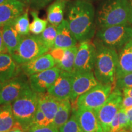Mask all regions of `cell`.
Listing matches in <instances>:
<instances>
[{
	"instance_id": "obj_1",
	"label": "cell",
	"mask_w": 132,
	"mask_h": 132,
	"mask_svg": "<svg viewBox=\"0 0 132 132\" xmlns=\"http://www.w3.org/2000/svg\"><path fill=\"white\" fill-rule=\"evenodd\" d=\"M67 20L76 40H90L96 29V14L93 4L87 0H75L66 7Z\"/></svg>"
},
{
	"instance_id": "obj_2",
	"label": "cell",
	"mask_w": 132,
	"mask_h": 132,
	"mask_svg": "<svg viewBox=\"0 0 132 132\" xmlns=\"http://www.w3.org/2000/svg\"><path fill=\"white\" fill-rule=\"evenodd\" d=\"M94 43L96 47V57L94 67L95 78L100 83L114 86L118 61L117 50L104 45L97 40Z\"/></svg>"
},
{
	"instance_id": "obj_3",
	"label": "cell",
	"mask_w": 132,
	"mask_h": 132,
	"mask_svg": "<svg viewBox=\"0 0 132 132\" xmlns=\"http://www.w3.org/2000/svg\"><path fill=\"white\" fill-rule=\"evenodd\" d=\"M95 14L99 28L128 24V0H102Z\"/></svg>"
},
{
	"instance_id": "obj_4",
	"label": "cell",
	"mask_w": 132,
	"mask_h": 132,
	"mask_svg": "<svg viewBox=\"0 0 132 132\" xmlns=\"http://www.w3.org/2000/svg\"><path fill=\"white\" fill-rule=\"evenodd\" d=\"M12 111L16 121L23 130L27 132L31 127L34 116L38 108V93L28 87L12 103Z\"/></svg>"
},
{
	"instance_id": "obj_5",
	"label": "cell",
	"mask_w": 132,
	"mask_h": 132,
	"mask_svg": "<svg viewBox=\"0 0 132 132\" xmlns=\"http://www.w3.org/2000/svg\"><path fill=\"white\" fill-rule=\"evenodd\" d=\"M49 50L40 36L28 34L22 36L19 47L11 55L21 65L47 53Z\"/></svg>"
},
{
	"instance_id": "obj_6",
	"label": "cell",
	"mask_w": 132,
	"mask_h": 132,
	"mask_svg": "<svg viewBox=\"0 0 132 132\" xmlns=\"http://www.w3.org/2000/svg\"><path fill=\"white\" fill-rule=\"evenodd\" d=\"M97 39L106 47L119 50L132 40V27L128 24L99 28Z\"/></svg>"
},
{
	"instance_id": "obj_7",
	"label": "cell",
	"mask_w": 132,
	"mask_h": 132,
	"mask_svg": "<svg viewBox=\"0 0 132 132\" xmlns=\"http://www.w3.org/2000/svg\"><path fill=\"white\" fill-rule=\"evenodd\" d=\"M114 87V85L109 84L99 83L77 98L75 107L72 111L77 109L95 110L98 108L106 101Z\"/></svg>"
},
{
	"instance_id": "obj_8",
	"label": "cell",
	"mask_w": 132,
	"mask_h": 132,
	"mask_svg": "<svg viewBox=\"0 0 132 132\" xmlns=\"http://www.w3.org/2000/svg\"><path fill=\"white\" fill-rule=\"evenodd\" d=\"M123 94L121 90L114 89L101 106L94 110L103 132H109L111 123L121 108Z\"/></svg>"
},
{
	"instance_id": "obj_9",
	"label": "cell",
	"mask_w": 132,
	"mask_h": 132,
	"mask_svg": "<svg viewBox=\"0 0 132 132\" xmlns=\"http://www.w3.org/2000/svg\"><path fill=\"white\" fill-rule=\"evenodd\" d=\"M29 86V79L23 72L2 82L0 105L12 103Z\"/></svg>"
},
{
	"instance_id": "obj_10",
	"label": "cell",
	"mask_w": 132,
	"mask_h": 132,
	"mask_svg": "<svg viewBox=\"0 0 132 132\" xmlns=\"http://www.w3.org/2000/svg\"><path fill=\"white\" fill-rule=\"evenodd\" d=\"M96 57V47L90 40L82 41L78 46L73 72H87L94 70Z\"/></svg>"
},
{
	"instance_id": "obj_11",
	"label": "cell",
	"mask_w": 132,
	"mask_h": 132,
	"mask_svg": "<svg viewBox=\"0 0 132 132\" xmlns=\"http://www.w3.org/2000/svg\"><path fill=\"white\" fill-rule=\"evenodd\" d=\"M73 78L70 100L72 110L75 107L76 101L81 95L100 83L92 72H73Z\"/></svg>"
},
{
	"instance_id": "obj_12",
	"label": "cell",
	"mask_w": 132,
	"mask_h": 132,
	"mask_svg": "<svg viewBox=\"0 0 132 132\" xmlns=\"http://www.w3.org/2000/svg\"><path fill=\"white\" fill-rule=\"evenodd\" d=\"M61 69L56 65L29 77L30 87L37 93L47 92L60 73Z\"/></svg>"
},
{
	"instance_id": "obj_13",
	"label": "cell",
	"mask_w": 132,
	"mask_h": 132,
	"mask_svg": "<svg viewBox=\"0 0 132 132\" xmlns=\"http://www.w3.org/2000/svg\"><path fill=\"white\" fill-rule=\"evenodd\" d=\"M73 73L61 70L54 83L48 89V92L59 101L70 98L72 92Z\"/></svg>"
},
{
	"instance_id": "obj_14",
	"label": "cell",
	"mask_w": 132,
	"mask_h": 132,
	"mask_svg": "<svg viewBox=\"0 0 132 132\" xmlns=\"http://www.w3.org/2000/svg\"><path fill=\"white\" fill-rule=\"evenodd\" d=\"M26 6L19 0H7L0 4V28L12 24L24 12Z\"/></svg>"
},
{
	"instance_id": "obj_15",
	"label": "cell",
	"mask_w": 132,
	"mask_h": 132,
	"mask_svg": "<svg viewBox=\"0 0 132 132\" xmlns=\"http://www.w3.org/2000/svg\"><path fill=\"white\" fill-rule=\"evenodd\" d=\"M83 132H103L95 111L87 109L73 111Z\"/></svg>"
},
{
	"instance_id": "obj_16",
	"label": "cell",
	"mask_w": 132,
	"mask_h": 132,
	"mask_svg": "<svg viewBox=\"0 0 132 132\" xmlns=\"http://www.w3.org/2000/svg\"><path fill=\"white\" fill-rule=\"evenodd\" d=\"M56 62L50 54L45 53L27 63L20 65L21 72L30 77L34 74L48 70L55 66Z\"/></svg>"
},
{
	"instance_id": "obj_17",
	"label": "cell",
	"mask_w": 132,
	"mask_h": 132,
	"mask_svg": "<svg viewBox=\"0 0 132 132\" xmlns=\"http://www.w3.org/2000/svg\"><path fill=\"white\" fill-rule=\"evenodd\" d=\"M20 65L8 53L0 54V82L10 80L21 73Z\"/></svg>"
},
{
	"instance_id": "obj_18",
	"label": "cell",
	"mask_w": 132,
	"mask_h": 132,
	"mask_svg": "<svg viewBox=\"0 0 132 132\" xmlns=\"http://www.w3.org/2000/svg\"><path fill=\"white\" fill-rule=\"evenodd\" d=\"M132 73V40L119 50L116 77Z\"/></svg>"
},
{
	"instance_id": "obj_19",
	"label": "cell",
	"mask_w": 132,
	"mask_h": 132,
	"mask_svg": "<svg viewBox=\"0 0 132 132\" xmlns=\"http://www.w3.org/2000/svg\"><path fill=\"white\" fill-rule=\"evenodd\" d=\"M59 102V100L48 92L38 93V107L52 122V125L58 110Z\"/></svg>"
},
{
	"instance_id": "obj_20",
	"label": "cell",
	"mask_w": 132,
	"mask_h": 132,
	"mask_svg": "<svg viewBox=\"0 0 132 132\" xmlns=\"http://www.w3.org/2000/svg\"><path fill=\"white\" fill-rule=\"evenodd\" d=\"M77 40L71 32L67 20L63 21L57 26V35L54 48H68L76 46Z\"/></svg>"
},
{
	"instance_id": "obj_21",
	"label": "cell",
	"mask_w": 132,
	"mask_h": 132,
	"mask_svg": "<svg viewBox=\"0 0 132 132\" xmlns=\"http://www.w3.org/2000/svg\"><path fill=\"white\" fill-rule=\"evenodd\" d=\"M2 36L8 53L12 54L19 47L22 36L16 31L12 24L2 27Z\"/></svg>"
},
{
	"instance_id": "obj_22",
	"label": "cell",
	"mask_w": 132,
	"mask_h": 132,
	"mask_svg": "<svg viewBox=\"0 0 132 132\" xmlns=\"http://www.w3.org/2000/svg\"><path fill=\"white\" fill-rule=\"evenodd\" d=\"M66 0H56L48 7L47 20L50 24L57 26L64 20Z\"/></svg>"
},
{
	"instance_id": "obj_23",
	"label": "cell",
	"mask_w": 132,
	"mask_h": 132,
	"mask_svg": "<svg viewBox=\"0 0 132 132\" xmlns=\"http://www.w3.org/2000/svg\"><path fill=\"white\" fill-rule=\"evenodd\" d=\"M16 122L11 103L0 105V132L12 130Z\"/></svg>"
},
{
	"instance_id": "obj_24",
	"label": "cell",
	"mask_w": 132,
	"mask_h": 132,
	"mask_svg": "<svg viewBox=\"0 0 132 132\" xmlns=\"http://www.w3.org/2000/svg\"><path fill=\"white\" fill-rule=\"evenodd\" d=\"M71 111H72V108L70 99L60 101L58 110L53 122V126L59 130L69 120Z\"/></svg>"
},
{
	"instance_id": "obj_25",
	"label": "cell",
	"mask_w": 132,
	"mask_h": 132,
	"mask_svg": "<svg viewBox=\"0 0 132 132\" xmlns=\"http://www.w3.org/2000/svg\"><path fill=\"white\" fill-rule=\"evenodd\" d=\"M78 50V47H74L65 48V53L61 61L57 64V66L61 70L69 72H73L76 54Z\"/></svg>"
},
{
	"instance_id": "obj_26",
	"label": "cell",
	"mask_w": 132,
	"mask_h": 132,
	"mask_svg": "<svg viewBox=\"0 0 132 132\" xmlns=\"http://www.w3.org/2000/svg\"><path fill=\"white\" fill-rule=\"evenodd\" d=\"M15 29L21 36L29 34V20L28 11H26L15 19L12 23Z\"/></svg>"
},
{
	"instance_id": "obj_27",
	"label": "cell",
	"mask_w": 132,
	"mask_h": 132,
	"mask_svg": "<svg viewBox=\"0 0 132 132\" xmlns=\"http://www.w3.org/2000/svg\"><path fill=\"white\" fill-rule=\"evenodd\" d=\"M57 35V26L48 24L45 30L40 34V37L44 44L50 50L54 48V42Z\"/></svg>"
},
{
	"instance_id": "obj_28",
	"label": "cell",
	"mask_w": 132,
	"mask_h": 132,
	"mask_svg": "<svg viewBox=\"0 0 132 132\" xmlns=\"http://www.w3.org/2000/svg\"><path fill=\"white\" fill-rule=\"evenodd\" d=\"M31 15L32 16L33 20L29 26L30 32L34 35H40L47 28L48 21L39 17L36 11H31Z\"/></svg>"
},
{
	"instance_id": "obj_29",
	"label": "cell",
	"mask_w": 132,
	"mask_h": 132,
	"mask_svg": "<svg viewBox=\"0 0 132 132\" xmlns=\"http://www.w3.org/2000/svg\"><path fill=\"white\" fill-rule=\"evenodd\" d=\"M69 120L59 129V132H83L73 112Z\"/></svg>"
},
{
	"instance_id": "obj_30",
	"label": "cell",
	"mask_w": 132,
	"mask_h": 132,
	"mask_svg": "<svg viewBox=\"0 0 132 132\" xmlns=\"http://www.w3.org/2000/svg\"><path fill=\"white\" fill-rule=\"evenodd\" d=\"M34 126H53L52 122L47 118L39 107L36 110L31 123V127Z\"/></svg>"
},
{
	"instance_id": "obj_31",
	"label": "cell",
	"mask_w": 132,
	"mask_h": 132,
	"mask_svg": "<svg viewBox=\"0 0 132 132\" xmlns=\"http://www.w3.org/2000/svg\"><path fill=\"white\" fill-rule=\"evenodd\" d=\"M132 87V73L126 74L116 78L114 88L123 90L125 88Z\"/></svg>"
},
{
	"instance_id": "obj_32",
	"label": "cell",
	"mask_w": 132,
	"mask_h": 132,
	"mask_svg": "<svg viewBox=\"0 0 132 132\" xmlns=\"http://www.w3.org/2000/svg\"><path fill=\"white\" fill-rule=\"evenodd\" d=\"M65 48H53L50 50L49 53L52 55L55 61L56 65L61 61L65 53Z\"/></svg>"
},
{
	"instance_id": "obj_33",
	"label": "cell",
	"mask_w": 132,
	"mask_h": 132,
	"mask_svg": "<svg viewBox=\"0 0 132 132\" xmlns=\"http://www.w3.org/2000/svg\"><path fill=\"white\" fill-rule=\"evenodd\" d=\"M53 0H30L29 6L32 9L39 10L44 8Z\"/></svg>"
},
{
	"instance_id": "obj_34",
	"label": "cell",
	"mask_w": 132,
	"mask_h": 132,
	"mask_svg": "<svg viewBox=\"0 0 132 132\" xmlns=\"http://www.w3.org/2000/svg\"><path fill=\"white\" fill-rule=\"evenodd\" d=\"M27 132H59L53 126H34L32 127Z\"/></svg>"
},
{
	"instance_id": "obj_35",
	"label": "cell",
	"mask_w": 132,
	"mask_h": 132,
	"mask_svg": "<svg viewBox=\"0 0 132 132\" xmlns=\"http://www.w3.org/2000/svg\"><path fill=\"white\" fill-rule=\"evenodd\" d=\"M132 106V97L123 96L121 103V108L127 109Z\"/></svg>"
},
{
	"instance_id": "obj_36",
	"label": "cell",
	"mask_w": 132,
	"mask_h": 132,
	"mask_svg": "<svg viewBox=\"0 0 132 132\" xmlns=\"http://www.w3.org/2000/svg\"><path fill=\"white\" fill-rule=\"evenodd\" d=\"M8 53L7 48L5 45L2 36V29H0V54Z\"/></svg>"
},
{
	"instance_id": "obj_37",
	"label": "cell",
	"mask_w": 132,
	"mask_h": 132,
	"mask_svg": "<svg viewBox=\"0 0 132 132\" xmlns=\"http://www.w3.org/2000/svg\"><path fill=\"white\" fill-rule=\"evenodd\" d=\"M124 110L128 119V122H129V125L130 128L132 126V106L127 109H125Z\"/></svg>"
},
{
	"instance_id": "obj_38",
	"label": "cell",
	"mask_w": 132,
	"mask_h": 132,
	"mask_svg": "<svg viewBox=\"0 0 132 132\" xmlns=\"http://www.w3.org/2000/svg\"><path fill=\"white\" fill-rule=\"evenodd\" d=\"M123 96L132 97V87L125 88L122 90Z\"/></svg>"
},
{
	"instance_id": "obj_39",
	"label": "cell",
	"mask_w": 132,
	"mask_h": 132,
	"mask_svg": "<svg viewBox=\"0 0 132 132\" xmlns=\"http://www.w3.org/2000/svg\"><path fill=\"white\" fill-rule=\"evenodd\" d=\"M129 4V18H128V23L132 24V0H128Z\"/></svg>"
},
{
	"instance_id": "obj_40",
	"label": "cell",
	"mask_w": 132,
	"mask_h": 132,
	"mask_svg": "<svg viewBox=\"0 0 132 132\" xmlns=\"http://www.w3.org/2000/svg\"><path fill=\"white\" fill-rule=\"evenodd\" d=\"M19 1H21L26 5H29V3H30V0H19Z\"/></svg>"
},
{
	"instance_id": "obj_41",
	"label": "cell",
	"mask_w": 132,
	"mask_h": 132,
	"mask_svg": "<svg viewBox=\"0 0 132 132\" xmlns=\"http://www.w3.org/2000/svg\"><path fill=\"white\" fill-rule=\"evenodd\" d=\"M9 132H25L23 130H19V129H16V130H11Z\"/></svg>"
},
{
	"instance_id": "obj_42",
	"label": "cell",
	"mask_w": 132,
	"mask_h": 132,
	"mask_svg": "<svg viewBox=\"0 0 132 132\" xmlns=\"http://www.w3.org/2000/svg\"><path fill=\"white\" fill-rule=\"evenodd\" d=\"M1 87H2V82H0V97H1Z\"/></svg>"
},
{
	"instance_id": "obj_43",
	"label": "cell",
	"mask_w": 132,
	"mask_h": 132,
	"mask_svg": "<svg viewBox=\"0 0 132 132\" xmlns=\"http://www.w3.org/2000/svg\"><path fill=\"white\" fill-rule=\"evenodd\" d=\"M7 0H0V4H2V3L6 2Z\"/></svg>"
},
{
	"instance_id": "obj_44",
	"label": "cell",
	"mask_w": 132,
	"mask_h": 132,
	"mask_svg": "<svg viewBox=\"0 0 132 132\" xmlns=\"http://www.w3.org/2000/svg\"><path fill=\"white\" fill-rule=\"evenodd\" d=\"M119 132H129V131H125V130H121V131H119Z\"/></svg>"
},
{
	"instance_id": "obj_45",
	"label": "cell",
	"mask_w": 132,
	"mask_h": 132,
	"mask_svg": "<svg viewBox=\"0 0 132 132\" xmlns=\"http://www.w3.org/2000/svg\"><path fill=\"white\" fill-rule=\"evenodd\" d=\"M130 130H131V131L132 132V126L131 127V128H130Z\"/></svg>"
}]
</instances>
